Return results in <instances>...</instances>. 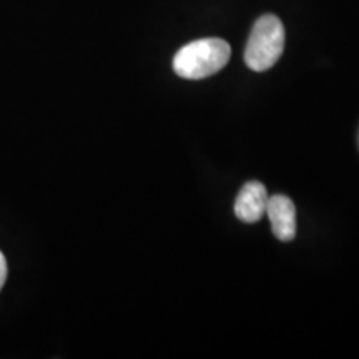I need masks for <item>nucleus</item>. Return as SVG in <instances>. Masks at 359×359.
<instances>
[{
	"mask_svg": "<svg viewBox=\"0 0 359 359\" xmlns=\"http://www.w3.org/2000/svg\"><path fill=\"white\" fill-rule=\"evenodd\" d=\"M230 57V45L222 39L195 40L177 52L173 58V70L182 79L201 80L222 70Z\"/></svg>",
	"mask_w": 359,
	"mask_h": 359,
	"instance_id": "f257e3e1",
	"label": "nucleus"
},
{
	"mask_svg": "<svg viewBox=\"0 0 359 359\" xmlns=\"http://www.w3.org/2000/svg\"><path fill=\"white\" fill-rule=\"evenodd\" d=\"M285 50V27L276 15H262L255 22L245 50V62L253 72L269 70Z\"/></svg>",
	"mask_w": 359,
	"mask_h": 359,
	"instance_id": "f03ea898",
	"label": "nucleus"
},
{
	"mask_svg": "<svg viewBox=\"0 0 359 359\" xmlns=\"http://www.w3.org/2000/svg\"><path fill=\"white\" fill-rule=\"evenodd\" d=\"M268 191L263 183L255 182L245 183L235 201V215L245 223H257L266 213Z\"/></svg>",
	"mask_w": 359,
	"mask_h": 359,
	"instance_id": "7ed1b4c3",
	"label": "nucleus"
},
{
	"mask_svg": "<svg viewBox=\"0 0 359 359\" xmlns=\"http://www.w3.org/2000/svg\"><path fill=\"white\" fill-rule=\"evenodd\" d=\"M266 215L271 230L280 241H291L296 236V206L288 196L273 195L268 198Z\"/></svg>",
	"mask_w": 359,
	"mask_h": 359,
	"instance_id": "20e7f679",
	"label": "nucleus"
},
{
	"mask_svg": "<svg viewBox=\"0 0 359 359\" xmlns=\"http://www.w3.org/2000/svg\"><path fill=\"white\" fill-rule=\"evenodd\" d=\"M6 280H7V262H6V257H4V253L0 251V290H2Z\"/></svg>",
	"mask_w": 359,
	"mask_h": 359,
	"instance_id": "39448f33",
	"label": "nucleus"
}]
</instances>
